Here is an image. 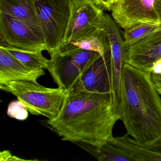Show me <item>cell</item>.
<instances>
[{"label": "cell", "instance_id": "e0dca14e", "mask_svg": "<svg viewBox=\"0 0 161 161\" xmlns=\"http://www.w3.org/2000/svg\"><path fill=\"white\" fill-rule=\"evenodd\" d=\"M0 47L5 49L31 70L36 71L47 69L49 60L43 56L42 52L21 49L2 42H0Z\"/></svg>", "mask_w": 161, "mask_h": 161}, {"label": "cell", "instance_id": "7c38bea8", "mask_svg": "<svg viewBox=\"0 0 161 161\" xmlns=\"http://www.w3.org/2000/svg\"><path fill=\"white\" fill-rule=\"evenodd\" d=\"M45 73L43 69L32 70L0 47V86L12 81H28L37 84V80Z\"/></svg>", "mask_w": 161, "mask_h": 161}, {"label": "cell", "instance_id": "ba28073f", "mask_svg": "<svg viewBox=\"0 0 161 161\" xmlns=\"http://www.w3.org/2000/svg\"><path fill=\"white\" fill-rule=\"evenodd\" d=\"M0 42L25 50H46L42 30L2 14H0Z\"/></svg>", "mask_w": 161, "mask_h": 161}, {"label": "cell", "instance_id": "8992f818", "mask_svg": "<svg viewBox=\"0 0 161 161\" xmlns=\"http://www.w3.org/2000/svg\"><path fill=\"white\" fill-rule=\"evenodd\" d=\"M111 11L115 22L124 31L140 24H161L156 0H117Z\"/></svg>", "mask_w": 161, "mask_h": 161}, {"label": "cell", "instance_id": "9a60e30c", "mask_svg": "<svg viewBox=\"0 0 161 161\" xmlns=\"http://www.w3.org/2000/svg\"><path fill=\"white\" fill-rule=\"evenodd\" d=\"M108 142L129 153L135 161H161V152L136 144L128 135L118 137L113 136Z\"/></svg>", "mask_w": 161, "mask_h": 161}, {"label": "cell", "instance_id": "8fae6325", "mask_svg": "<svg viewBox=\"0 0 161 161\" xmlns=\"http://www.w3.org/2000/svg\"><path fill=\"white\" fill-rule=\"evenodd\" d=\"M79 81L87 91L97 93L111 92L110 50L104 55H100L85 71Z\"/></svg>", "mask_w": 161, "mask_h": 161}, {"label": "cell", "instance_id": "ffe728a7", "mask_svg": "<svg viewBox=\"0 0 161 161\" xmlns=\"http://www.w3.org/2000/svg\"><path fill=\"white\" fill-rule=\"evenodd\" d=\"M1 161H37V160H26L13 155L9 150H4L0 153Z\"/></svg>", "mask_w": 161, "mask_h": 161}, {"label": "cell", "instance_id": "ac0fdd59", "mask_svg": "<svg viewBox=\"0 0 161 161\" xmlns=\"http://www.w3.org/2000/svg\"><path fill=\"white\" fill-rule=\"evenodd\" d=\"M161 30V24H140L132 27L123 32V40L125 47L136 44L149 36Z\"/></svg>", "mask_w": 161, "mask_h": 161}, {"label": "cell", "instance_id": "277c9868", "mask_svg": "<svg viewBox=\"0 0 161 161\" xmlns=\"http://www.w3.org/2000/svg\"><path fill=\"white\" fill-rule=\"evenodd\" d=\"M38 21L45 37L46 51L59 53L70 14L71 0H34Z\"/></svg>", "mask_w": 161, "mask_h": 161}, {"label": "cell", "instance_id": "5bb4252c", "mask_svg": "<svg viewBox=\"0 0 161 161\" xmlns=\"http://www.w3.org/2000/svg\"><path fill=\"white\" fill-rule=\"evenodd\" d=\"M73 48L96 52L102 56L104 55L110 50V42L106 29L96 28L71 41L61 49Z\"/></svg>", "mask_w": 161, "mask_h": 161}, {"label": "cell", "instance_id": "6da1fadb", "mask_svg": "<svg viewBox=\"0 0 161 161\" xmlns=\"http://www.w3.org/2000/svg\"><path fill=\"white\" fill-rule=\"evenodd\" d=\"M119 119L111 92L87 91L78 81L68 90L57 115L47 123L64 141L100 147L114 136Z\"/></svg>", "mask_w": 161, "mask_h": 161}, {"label": "cell", "instance_id": "7a4b0ae2", "mask_svg": "<svg viewBox=\"0 0 161 161\" xmlns=\"http://www.w3.org/2000/svg\"><path fill=\"white\" fill-rule=\"evenodd\" d=\"M119 119L128 135L148 148L161 146V97L151 73L125 63L120 80Z\"/></svg>", "mask_w": 161, "mask_h": 161}, {"label": "cell", "instance_id": "2e32d148", "mask_svg": "<svg viewBox=\"0 0 161 161\" xmlns=\"http://www.w3.org/2000/svg\"><path fill=\"white\" fill-rule=\"evenodd\" d=\"M76 144L99 161H135L129 153L108 142L100 147L82 142H77Z\"/></svg>", "mask_w": 161, "mask_h": 161}, {"label": "cell", "instance_id": "d4e9b609", "mask_svg": "<svg viewBox=\"0 0 161 161\" xmlns=\"http://www.w3.org/2000/svg\"><path fill=\"white\" fill-rule=\"evenodd\" d=\"M117 0H112V5H113V3H114Z\"/></svg>", "mask_w": 161, "mask_h": 161}, {"label": "cell", "instance_id": "9c48e42d", "mask_svg": "<svg viewBox=\"0 0 161 161\" xmlns=\"http://www.w3.org/2000/svg\"><path fill=\"white\" fill-rule=\"evenodd\" d=\"M105 29L110 42L111 57V93L113 105L118 108L119 104L120 80L122 69L125 64L126 47L119 26L112 16L104 13Z\"/></svg>", "mask_w": 161, "mask_h": 161}, {"label": "cell", "instance_id": "7402d4cb", "mask_svg": "<svg viewBox=\"0 0 161 161\" xmlns=\"http://www.w3.org/2000/svg\"><path fill=\"white\" fill-rule=\"evenodd\" d=\"M152 80L158 93L161 95V74L151 73Z\"/></svg>", "mask_w": 161, "mask_h": 161}, {"label": "cell", "instance_id": "d6986e66", "mask_svg": "<svg viewBox=\"0 0 161 161\" xmlns=\"http://www.w3.org/2000/svg\"><path fill=\"white\" fill-rule=\"evenodd\" d=\"M28 110L20 101L11 102L7 109V115L18 120H25L28 117Z\"/></svg>", "mask_w": 161, "mask_h": 161}, {"label": "cell", "instance_id": "52a82bcc", "mask_svg": "<svg viewBox=\"0 0 161 161\" xmlns=\"http://www.w3.org/2000/svg\"><path fill=\"white\" fill-rule=\"evenodd\" d=\"M96 28H105L103 10L94 0H71L70 16L61 49Z\"/></svg>", "mask_w": 161, "mask_h": 161}, {"label": "cell", "instance_id": "5b68a950", "mask_svg": "<svg viewBox=\"0 0 161 161\" xmlns=\"http://www.w3.org/2000/svg\"><path fill=\"white\" fill-rule=\"evenodd\" d=\"M100 55L79 48L62 49L48 60L47 69L58 87L68 91Z\"/></svg>", "mask_w": 161, "mask_h": 161}, {"label": "cell", "instance_id": "30bf717a", "mask_svg": "<svg viewBox=\"0 0 161 161\" xmlns=\"http://www.w3.org/2000/svg\"><path fill=\"white\" fill-rule=\"evenodd\" d=\"M125 47V63L151 73L153 64L161 59V30L136 44Z\"/></svg>", "mask_w": 161, "mask_h": 161}, {"label": "cell", "instance_id": "603a6c76", "mask_svg": "<svg viewBox=\"0 0 161 161\" xmlns=\"http://www.w3.org/2000/svg\"><path fill=\"white\" fill-rule=\"evenodd\" d=\"M151 73L161 74V59L157 60L153 64L151 70Z\"/></svg>", "mask_w": 161, "mask_h": 161}, {"label": "cell", "instance_id": "4fadbf2b", "mask_svg": "<svg viewBox=\"0 0 161 161\" xmlns=\"http://www.w3.org/2000/svg\"><path fill=\"white\" fill-rule=\"evenodd\" d=\"M0 14L42 30L34 0H0Z\"/></svg>", "mask_w": 161, "mask_h": 161}, {"label": "cell", "instance_id": "44dd1931", "mask_svg": "<svg viewBox=\"0 0 161 161\" xmlns=\"http://www.w3.org/2000/svg\"><path fill=\"white\" fill-rule=\"evenodd\" d=\"M95 3L103 10L111 11L112 7V0H94Z\"/></svg>", "mask_w": 161, "mask_h": 161}, {"label": "cell", "instance_id": "cb8c5ba5", "mask_svg": "<svg viewBox=\"0 0 161 161\" xmlns=\"http://www.w3.org/2000/svg\"><path fill=\"white\" fill-rule=\"evenodd\" d=\"M156 1H157V4H158L159 9H160L161 12V0H156Z\"/></svg>", "mask_w": 161, "mask_h": 161}, {"label": "cell", "instance_id": "3957f363", "mask_svg": "<svg viewBox=\"0 0 161 161\" xmlns=\"http://www.w3.org/2000/svg\"><path fill=\"white\" fill-rule=\"evenodd\" d=\"M0 88L16 97L32 114L48 119L57 115L67 93L63 88H49L28 81H12Z\"/></svg>", "mask_w": 161, "mask_h": 161}]
</instances>
